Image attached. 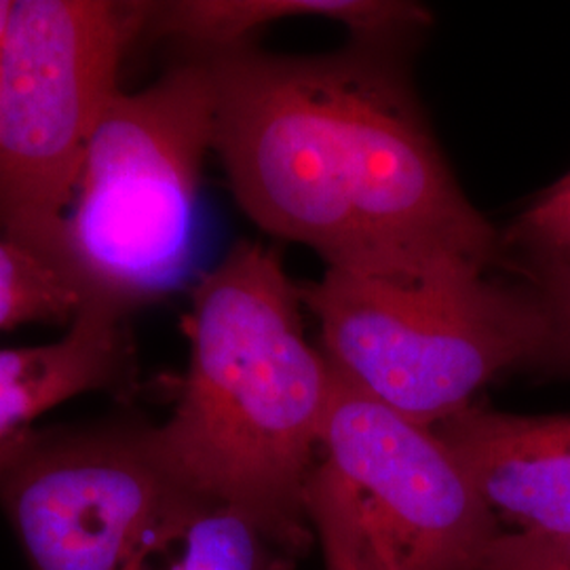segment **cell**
Wrapping results in <instances>:
<instances>
[{"mask_svg":"<svg viewBox=\"0 0 570 570\" xmlns=\"http://www.w3.org/2000/svg\"><path fill=\"white\" fill-rule=\"evenodd\" d=\"M202 56L214 79L212 148L252 223L334 271L487 275L499 235L374 45L289 58L247 42Z\"/></svg>","mask_w":570,"mask_h":570,"instance_id":"cell-1","label":"cell"},{"mask_svg":"<svg viewBox=\"0 0 570 570\" xmlns=\"http://www.w3.org/2000/svg\"><path fill=\"white\" fill-rule=\"evenodd\" d=\"M303 287L277 249L239 242L190 294L183 391L150 428L165 469L193 494L252 515L298 556L311 543L306 489L334 367L308 345Z\"/></svg>","mask_w":570,"mask_h":570,"instance_id":"cell-2","label":"cell"},{"mask_svg":"<svg viewBox=\"0 0 570 570\" xmlns=\"http://www.w3.org/2000/svg\"><path fill=\"white\" fill-rule=\"evenodd\" d=\"M303 303L346 383L433 429L511 370H543L550 351L537 289L487 275L385 279L326 268L303 287Z\"/></svg>","mask_w":570,"mask_h":570,"instance_id":"cell-3","label":"cell"},{"mask_svg":"<svg viewBox=\"0 0 570 570\" xmlns=\"http://www.w3.org/2000/svg\"><path fill=\"white\" fill-rule=\"evenodd\" d=\"M214 79L202 53L108 104L66 220L68 266L89 294L129 311L176 284L193 252Z\"/></svg>","mask_w":570,"mask_h":570,"instance_id":"cell-4","label":"cell"},{"mask_svg":"<svg viewBox=\"0 0 570 570\" xmlns=\"http://www.w3.org/2000/svg\"><path fill=\"white\" fill-rule=\"evenodd\" d=\"M153 4H11L0 79V235L70 277L66 220L82 159L119 94L127 49L148 32Z\"/></svg>","mask_w":570,"mask_h":570,"instance_id":"cell-5","label":"cell"},{"mask_svg":"<svg viewBox=\"0 0 570 570\" xmlns=\"http://www.w3.org/2000/svg\"><path fill=\"white\" fill-rule=\"evenodd\" d=\"M195 497L150 428L30 429L0 446V510L32 570H140Z\"/></svg>","mask_w":570,"mask_h":570,"instance_id":"cell-6","label":"cell"},{"mask_svg":"<svg viewBox=\"0 0 570 570\" xmlns=\"http://www.w3.org/2000/svg\"><path fill=\"white\" fill-rule=\"evenodd\" d=\"M320 452L393 570H482L501 527L435 429L334 370Z\"/></svg>","mask_w":570,"mask_h":570,"instance_id":"cell-7","label":"cell"},{"mask_svg":"<svg viewBox=\"0 0 570 570\" xmlns=\"http://www.w3.org/2000/svg\"><path fill=\"white\" fill-rule=\"evenodd\" d=\"M435 431L456 454L501 534H570V414L469 406Z\"/></svg>","mask_w":570,"mask_h":570,"instance_id":"cell-8","label":"cell"},{"mask_svg":"<svg viewBox=\"0 0 570 570\" xmlns=\"http://www.w3.org/2000/svg\"><path fill=\"white\" fill-rule=\"evenodd\" d=\"M127 306L89 294L68 332L45 345L0 348V446L30 431L51 407L91 393H127L136 364Z\"/></svg>","mask_w":570,"mask_h":570,"instance_id":"cell-9","label":"cell"},{"mask_svg":"<svg viewBox=\"0 0 570 570\" xmlns=\"http://www.w3.org/2000/svg\"><path fill=\"white\" fill-rule=\"evenodd\" d=\"M289 18L338 21L367 45L429 26L428 9L397 0H186L153 4L148 32L176 37L207 53L247 45L252 32Z\"/></svg>","mask_w":570,"mask_h":570,"instance_id":"cell-10","label":"cell"},{"mask_svg":"<svg viewBox=\"0 0 570 570\" xmlns=\"http://www.w3.org/2000/svg\"><path fill=\"white\" fill-rule=\"evenodd\" d=\"M296 558L245 511L195 497L150 548L140 570H292Z\"/></svg>","mask_w":570,"mask_h":570,"instance_id":"cell-11","label":"cell"},{"mask_svg":"<svg viewBox=\"0 0 570 570\" xmlns=\"http://www.w3.org/2000/svg\"><path fill=\"white\" fill-rule=\"evenodd\" d=\"M87 292L60 266L0 235V332L26 324H68Z\"/></svg>","mask_w":570,"mask_h":570,"instance_id":"cell-12","label":"cell"},{"mask_svg":"<svg viewBox=\"0 0 570 570\" xmlns=\"http://www.w3.org/2000/svg\"><path fill=\"white\" fill-rule=\"evenodd\" d=\"M306 503L327 570H393L353 497L322 463L308 478Z\"/></svg>","mask_w":570,"mask_h":570,"instance_id":"cell-13","label":"cell"},{"mask_svg":"<svg viewBox=\"0 0 570 570\" xmlns=\"http://www.w3.org/2000/svg\"><path fill=\"white\" fill-rule=\"evenodd\" d=\"M510 239L529 249L534 261L570 258V174L529 205Z\"/></svg>","mask_w":570,"mask_h":570,"instance_id":"cell-14","label":"cell"},{"mask_svg":"<svg viewBox=\"0 0 570 570\" xmlns=\"http://www.w3.org/2000/svg\"><path fill=\"white\" fill-rule=\"evenodd\" d=\"M532 287L550 317V351L543 370L570 376V258L534 261Z\"/></svg>","mask_w":570,"mask_h":570,"instance_id":"cell-15","label":"cell"},{"mask_svg":"<svg viewBox=\"0 0 570 570\" xmlns=\"http://www.w3.org/2000/svg\"><path fill=\"white\" fill-rule=\"evenodd\" d=\"M482 570H570V534L551 539L501 534Z\"/></svg>","mask_w":570,"mask_h":570,"instance_id":"cell-16","label":"cell"},{"mask_svg":"<svg viewBox=\"0 0 570 570\" xmlns=\"http://www.w3.org/2000/svg\"><path fill=\"white\" fill-rule=\"evenodd\" d=\"M11 4H13V0H0V79H2V53H4V37H7Z\"/></svg>","mask_w":570,"mask_h":570,"instance_id":"cell-17","label":"cell"}]
</instances>
